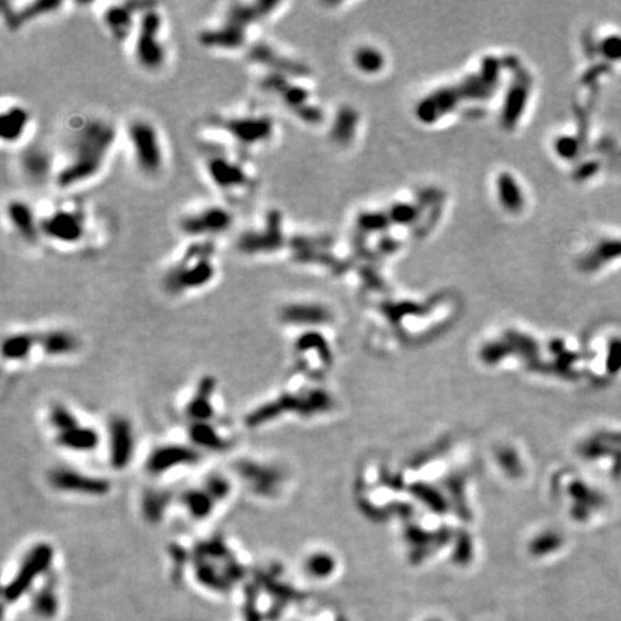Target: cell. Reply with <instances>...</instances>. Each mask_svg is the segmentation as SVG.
Returning <instances> with one entry per match:
<instances>
[{"label": "cell", "mask_w": 621, "mask_h": 621, "mask_svg": "<svg viewBox=\"0 0 621 621\" xmlns=\"http://www.w3.org/2000/svg\"><path fill=\"white\" fill-rule=\"evenodd\" d=\"M38 348V332L19 331L3 338L2 356L6 361L19 363L28 360Z\"/></svg>", "instance_id": "obj_31"}, {"label": "cell", "mask_w": 621, "mask_h": 621, "mask_svg": "<svg viewBox=\"0 0 621 621\" xmlns=\"http://www.w3.org/2000/svg\"><path fill=\"white\" fill-rule=\"evenodd\" d=\"M220 256L214 240H187L162 275L163 291L180 298L207 290L219 278Z\"/></svg>", "instance_id": "obj_3"}, {"label": "cell", "mask_w": 621, "mask_h": 621, "mask_svg": "<svg viewBox=\"0 0 621 621\" xmlns=\"http://www.w3.org/2000/svg\"><path fill=\"white\" fill-rule=\"evenodd\" d=\"M38 348L51 359H63L81 349V340L66 328H49L38 332Z\"/></svg>", "instance_id": "obj_25"}, {"label": "cell", "mask_w": 621, "mask_h": 621, "mask_svg": "<svg viewBox=\"0 0 621 621\" xmlns=\"http://www.w3.org/2000/svg\"><path fill=\"white\" fill-rule=\"evenodd\" d=\"M35 120L31 109L20 101H3L0 111V140L5 146L22 148L28 144V137Z\"/></svg>", "instance_id": "obj_22"}, {"label": "cell", "mask_w": 621, "mask_h": 621, "mask_svg": "<svg viewBox=\"0 0 621 621\" xmlns=\"http://www.w3.org/2000/svg\"><path fill=\"white\" fill-rule=\"evenodd\" d=\"M56 594L52 585H47L43 588L38 597H36V610L43 614V615H49L52 613H55L56 608Z\"/></svg>", "instance_id": "obj_35"}, {"label": "cell", "mask_w": 621, "mask_h": 621, "mask_svg": "<svg viewBox=\"0 0 621 621\" xmlns=\"http://www.w3.org/2000/svg\"><path fill=\"white\" fill-rule=\"evenodd\" d=\"M603 54L608 59H621V38H608L603 43Z\"/></svg>", "instance_id": "obj_37"}, {"label": "cell", "mask_w": 621, "mask_h": 621, "mask_svg": "<svg viewBox=\"0 0 621 621\" xmlns=\"http://www.w3.org/2000/svg\"><path fill=\"white\" fill-rule=\"evenodd\" d=\"M131 55L139 68L147 74L162 72L168 62L166 16L159 5L148 3L140 16L131 42Z\"/></svg>", "instance_id": "obj_7"}, {"label": "cell", "mask_w": 621, "mask_h": 621, "mask_svg": "<svg viewBox=\"0 0 621 621\" xmlns=\"http://www.w3.org/2000/svg\"><path fill=\"white\" fill-rule=\"evenodd\" d=\"M427 621H441V620H437V618H430V620H427Z\"/></svg>", "instance_id": "obj_38"}, {"label": "cell", "mask_w": 621, "mask_h": 621, "mask_svg": "<svg viewBox=\"0 0 621 621\" xmlns=\"http://www.w3.org/2000/svg\"><path fill=\"white\" fill-rule=\"evenodd\" d=\"M235 473L252 495L262 499L276 498L285 482L279 466L260 459H239L235 464Z\"/></svg>", "instance_id": "obj_13"}, {"label": "cell", "mask_w": 621, "mask_h": 621, "mask_svg": "<svg viewBox=\"0 0 621 621\" xmlns=\"http://www.w3.org/2000/svg\"><path fill=\"white\" fill-rule=\"evenodd\" d=\"M305 568L309 576L324 579V576H328V574L332 571V564L325 556H313L306 560Z\"/></svg>", "instance_id": "obj_34"}, {"label": "cell", "mask_w": 621, "mask_h": 621, "mask_svg": "<svg viewBox=\"0 0 621 621\" xmlns=\"http://www.w3.org/2000/svg\"><path fill=\"white\" fill-rule=\"evenodd\" d=\"M179 501L189 518L193 521L209 519L217 508V502L202 485L187 487L179 495Z\"/></svg>", "instance_id": "obj_28"}, {"label": "cell", "mask_w": 621, "mask_h": 621, "mask_svg": "<svg viewBox=\"0 0 621 621\" xmlns=\"http://www.w3.org/2000/svg\"><path fill=\"white\" fill-rule=\"evenodd\" d=\"M290 239L282 212L279 209H269L256 223L243 229L236 236L235 249L243 258L268 259L288 251Z\"/></svg>", "instance_id": "obj_9"}, {"label": "cell", "mask_w": 621, "mask_h": 621, "mask_svg": "<svg viewBox=\"0 0 621 621\" xmlns=\"http://www.w3.org/2000/svg\"><path fill=\"white\" fill-rule=\"evenodd\" d=\"M16 166L26 183L35 187L54 184L58 152L42 143H28L19 150Z\"/></svg>", "instance_id": "obj_16"}, {"label": "cell", "mask_w": 621, "mask_h": 621, "mask_svg": "<svg viewBox=\"0 0 621 621\" xmlns=\"http://www.w3.org/2000/svg\"><path fill=\"white\" fill-rule=\"evenodd\" d=\"M187 434L190 445L201 452H226L230 448V441L220 433L213 421H201V423H189Z\"/></svg>", "instance_id": "obj_27"}, {"label": "cell", "mask_w": 621, "mask_h": 621, "mask_svg": "<svg viewBox=\"0 0 621 621\" xmlns=\"http://www.w3.org/2000/svg\"><path fill=\"white\" fill-rule=\"evenodd\" d=\"M356 62L360 68H363V71L371 72L377 71V68L382 66V56H379V54L372 49H363L359 52V55L356 54Z\"/></svg>", "instance_id": "obj_36"}, {"label": "cell", "mask_w": 621, "mask_h": 621, "mask_svg": "<svg viewBox=\"0 0 621 621\" xmlns=\"http://www.w3.org/2000/svg\"><path fill=\"white\" fill-rule=\"evenodd\" d=\"M48 423L54 434H58L61 432L78 426L82 421L71 407H68L65 403L58 402L54 403L48 410Z\"/></svg>", "instance_id": "obj_32"}, {"label": "cell", "mask_w": 621, "mask_h": 621, "mask_svg": "<svg viewBox=\"0 0 621 621\" xmlns=\"http://www.w3.org/2000/svg\"><path fill=\"white\" fill-rule=\"evenodd\" d=\"M210 496L217 502V505L228 501L233 492V483L225 473L212 472L201 483Z\"/></svg>", "instance_id": "obj_33"}, {"label": "cell", "mask_w": 621, "mask_h": 621, "mask_svg": "<svg viewBox=\"0 0 621 621\" xmlns=\"http://www.w3.org/2000/svg\"><path fill=\"white\" fill-rule=\"evenodd\" d=\"M194 576L205 588L226 591L243 574L232 548L221 537H213L197 544L191 552Z\"/></svg>", "instance_id": "obj_6"}, {"label": "cell", "mask_w": 621, "mask_h": 621, "mask_svg": "<svg viewBox=\"0 0 621 621\" xmlns=\"http://www.w3.org/2000/svg\"><path fill=\"white\" fill-rule=\"evenodd\" d=\"M121 131L104 116H81L66 131L54 186L77 191L98 182L113 159Z\"/></svg>", "instance_id": "obj_1"}, {"label": "cell", "mask_w": 621, "mask_h": 621, "mask_svg": "<svg viewBox=\"0 0 621 621\" xmlns=\"http://www.w3.org/2000/svg\"><path fill=\"white\" fill-rule=\"evenodd\" d=\"M39 214L43 243L70 251L81 248L90 237L93 229L91 214L81 203L61 202Z\"/></svg>", "instance_id": "obj_8"}, {"label": "cell", "mask_w": 621, "mask_h": 621, "mask_svg": "<svg viewBox=\"0 0 621 621\" xmlns=\"http://www.w3.org/2000/svg\"><path fill=\"white\" fill-rule=\"evenodd\" d=\"M196 39L201 48L223 55L239 52L246 54L255 42L252 29L223 12L220 17L198 31Z\"/></svg>", "instance_id": "obj_12"}, {"label": "cell", "mask_w": 621, "mask_h": 621, "mask_svg": "<svg viewBox=\"0 0 621 621\" xmlns=\"http://www.w3.org/2000/svg\"><path fill=\"white\" fill-rule=\"evenodd\" d=\"M55 445L63 450L72 453H91L95 452L101 445V433L93 427L79 423L58 434H54Z\"/></svg>", "instance_id": "obj_26"}, {"label": "cell", "mask_w": 621, "mask_h": 621, "mask_svg": "<svg viewBox=\"0 0 621 621\" xmlns=\"http://www.w3.org/2000/svg\"><path fill=\"white\" fill-rule=\"evenodd\" d=\"M236 223L232 206L223 202L196 205L177 219V229L186 240H214L228 235Z\"/></svg>", "instance_id": "obj_10"}, {"label": "cell", "mask_w": 621, "mask_h": 621, "mask_svg": "<svg viewBox=\"0 0 621 621\" xmlns=\"http://www.w3.org/2000/svg\"><path fill=\"white\" fill-rule=\"evenodd\" d=\"M108 462L114 471H124L134 460L137 449V436L132 421L123 416L114 414L107 425Z\"/></svg>", "instance_id": "obj_18"}, {"label": "cell", "mask_w": 621, "mask_h": 621, "mask_svg": "<svg viewBox=\"0 0 621 621\" xmlns=\"http://www.w3.org/2000/svg\"><path fill=\"white\" fill-rule=\"evenodd\" d=\"M202 457L203 452H201L193 445H183V443H164V445L155 446L148 453L144 468L147 475L152 478H160L177 469L191 468V466L201 463Z\"/></svg>", "instance_id": "obj_17"}, {"label": "cell", "mask_w": 621, "mask_h": 621, "mask_svg": "<svg viewBox=\"0 0 621 621\" xmlns=\"http://www.w3.org/2000/svg\"><path fill=\"white\" fill-rule=\"evenodd\" d=\"M124 136L132 164L146 179H159L167 167V146L157 123L136 116L124 127Z\"/></svg>", "instance_id": "obj_5"}, {"label": "cell", "mask_w": 621, "mask_h": 621, "mask_svg": "<svg viewBox=\"0 0 621 621\" xmlns=\"http://www.w3.org/2000/svg\"><path fill=\"white\" fill-rule=\"evenodd\" d=\"M202 170L207 184L232 207L248 201L258 189V174L253 164L226 146L207 141L202 147Z\"/></svg>", "instance_id": "obj_2"}, {"label": "cell", "mask_w": 621, "mask_h": 621, "mask_svg": "<svg viewBox=\"0 0 621 621\" xmlns=\"http://www.w3.org/2000/svg\"><path fill=\"white\" fill-rule=\"evenodd\" d=\"M148 3L121 2L108 3L100 12L104 31L117 43H129L137 29L139 20Z\"/></svg>", "instance_id": "obj_19"}, {"label": "cell", "mask_w": 621, "mask_h": 621, "mask_svg": "<svg viewBox=\"0 0 621 621\" xmlns=\"http://www.w3.org/2000/svg\"><path fill=\"white\" fill-rule=\"evenodd\" d=\"M216 379L212 375H205L197 383L191 397L184 407V416L189 423H201V421H213L216 417L214 407V391Z\"/></svg>", "instance_id": "obj_24"}, {"label": "cell", "mask_w": 621, "mask_h": 621, "mask_svg": "<svg viewBox=\"0 0 621 621\" xmlns=\"http://www.w3.org/2000/svg\"><path fill=\"white\" fill-rule=\"evenodd\" d=\"M213 143L226 146L243 155L269 146L278 131L276 120L265 111H235L213 114L206 120Z\"/></svg>", "instance_id": "obj_4"}, {"label": "cell", "mask_w": 621, "mask_h": 621, "mask_svg": "<svg viewBox=\"0 0 621 621\" xmlns=\"http://www.w3.org/2000/svg\"><path fill=\"white\" fill-rule=\"evenodd\" d=\"M5 220L12 233L25 245L38 248L43 243L40 232V214L25 198L12 197L3 209Z\"/></svg>", "instance_id": "obj_20"}, {"label": "cell", "mask_w": 621, "mask_h": 621, "mask_svg": "<svg viewBox=\"0 0 621 621\" xmlns=\"http://www.w3.org/2000/svg\"><path fill=\"white\" fill-rule=\"evenodd\" d=\"M246 59L252 66L260 70V74H278L302 78L306 70L302 63L291 59L268 40H255L246 51Z\"/></svg>", "instance_id": "obj_21"}, {"label": "cell", "mask_w": 621, "mask_h": 621, "mask_svg": "<svg viewBox=\"0 0 621 621\" xmlns=\"http://www.w3.org/2000/svg\"><path fill=\"white\" fill-rule=\"evenodd\" d=\"M325 318V309L314 302H290L279 309V320L292 327L320 324Z\"/></svg>", "instance_id": "obj_30"}, {"label": "cell", "mask_w": 621, "mask_h": 621, "mask_svg": "<svg viewBox=\"0 0 621 621\" xmlns=\"http://www.w3.org/2000/svg\"><path fill=\"white\" fill-rule=\"evenodd\" d=\"M301 78L278 74H260L259 88L274 95L292 116L304 123L314 124L321 118L320 109L310 101V93L299 82Z\"/></svg>", "instance_id": "obj_11"}, {"label": "cell", "mask_w": 621, "mask_h": 621, "mask_svg": "<svg viewBox=\"0 0 621 621\" xmlns=\"http://www.w3.org/2000/svg\"><path fill=\"white\" fill-rule=\"evenodd\" d=\"M173 503V494L164 487H148L140 501L143 519L150 525H159L164 521Z\"/></svg>", "instance_id": "obj_29"}, {"label": "cell", "mask_w": 621, "mask_h": 621, "mask_svg": "<svg viewBox=\"0 0 621 621\" xmlns=\"http://www.w3.org/2000/svg\"><path fill=\"white\" fill-rule=\"evenodd\" d=\"M47 482L55 492L85 498H104L113 489L109 479L86 473L71 466H55L49 469Z\"/></svg>", "instance_id": "obj_14"}, {"label": "cell", "mask_w": 621, "mask_h": 621, "mask_svg": "<svg viewBox=\"0 0 621 621\" xmlns=\"http://www.w3.org/2000/svg\"><path fill=\"white\" fill-rule=\"evenodd\" d=\"M63 8L62 2L55 0H36V2L12 3L2 2V19L10 32H19L38 20L51 17Z\"/></svg>", "instance_id": "obj_23"}, {"label": "cell", "mask_w": 621, "mask_h": 621, "mask_svg": "<svg viewBox=\"0 0 621 621\" xmlns=\"http://www.w3.org/2000/svg\"><path fill=\"white\" fill-rule=\"evenodd\" d=\"M54 558L55 549L49 542H38L28 549L25 557L22 558L17 571L15 572L13 580H10L5 588L6 600H19V597L25 594L40 575L47 574L51 569Z\"/></svg>", "instance_id": "obj_15"}]
</instances>
